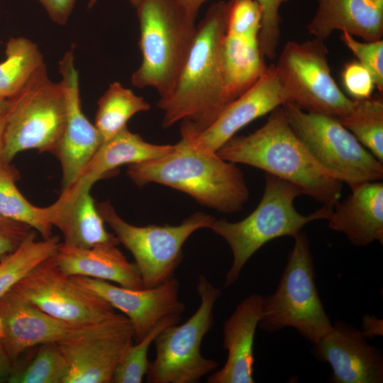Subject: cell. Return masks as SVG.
<instances>
[{"label":"cell","mask_w":383,"mask_h":383,"mask_svg":"<svg viewBox=\"0 0 383 383\" xmlns=\"http://www.w3.org/2000/svg\"><path fill=\"white\" fill-rule=\"evenodd\" d=\"M85 289L108 301L130 321L137 343L162 318L182 314L184 304L179 300V283L174 277L152 288L133 289L84 276H71Z\"/></svg>","instance_id":"cell-15"},{"label":"cell","mask_w":383,"mask_h":383,"mask_svg":"<svg viewBox=\"0 0 383 383\" xmlns=\"http://www.w3.org/2000/svg\"><path fill=\"white\" fill-rule=\"evenodd\" d=\"M87 326L48 315L13 288L0 296V340L13 362L30 348L58 342Z\"/></svg>","instance_id":"cell-17"},{"label":"cell","mask_w":383,"mask_h":383,"mask_svg":"<svg viewBox=\"0 0 383 383\" xmlns=\"http://www.w3.org/2000/svg\"><path fill=\"white\" fill-rule=\"evenodd\" d=\"M60 82L64 92L66 117L64 130L53 153L62 170L63 189L79 178L94 156L102 138L84 114L80 101L79 74L74 67L73 50L67 51L59 62Z\"/></svg>","instance_id":"cell-16"},{"label":"cell","mask_w":383,"mask_h":383,"mask_svg":"<svg viewBox=\"0 0 383 383\" xmlns=\"http://www.w3.org/2000/svg\"><path fill=\"white\" fill-rule=\"evenodd\" d=\"M315 16L307 26L315 38L325 40L340 30L365 41L382 39L383 0H318Z\"/></svg>","instance_id":"cell-23"},{"label":"cell","mask_w":383,"mask_h":383,"mask_svg":"<svg viewBox=\"0 0 383 383\" xmlns=\"http://www.w3.org/2000/svg\"><path fill=\"white\" fill-rule=\"evenodd\" d=\"M182 314H172L160 321L140 341L131 345L115 370L113 382L140 383L148 371V350L159 333L169 326L178 323Z\"/></svg>","instance_id":"cell-32"},{"label":"cell","mask_w":383,"mask_h":383,"mask_svg":"<svg viewBox=\"0 0 383 383\" xmlns=\"http://www.w3.org/2000/svg\"><path fill=\"white\" fill-rule=\"evenodd\" d=\"M286 1H287V0H282V2Z\"/></svg>","instance_id":"cell-45"},{"label":"cell","mask_w":383,"mask_h":383,"mask_svg":"<svg viewBox=\"0 0 383 383\" xmlns=\"http://www.w3.org/2000/svg\"><path fill=\"white\" fill-rule=\"evenodd\" d=\"M302 194L299 186L266 173L263 195L252 213L237 222L214 220L209 228L228 243L233 254L224 287L238 279L248 260L269 241L283 236L294 238L306 224L328 219L333 206L323 205L308 215L298 212L294 201Z\"/></svg>","instance_id":"cell-5"},{"label":"cell","mask_w":383,"mask_h":383,"mask_svg":"<svg viewBox=\"0 0 383 383\" xmlns=\"http://www.w3.org/2000/svg\"><path fill=\"white\" fill-rule=\"evenodd\" d=\"M45 9L50 19L58 25L67 23L76 0H38Z\"/></svg>","instance_id":"cell-38"},{"label":"cell","mask_w":383,"mask_h":383,"mask_svg":"<svg viewBox=\"0 0 383 383\" xmlns=\"http://www.w3.org/2000/svg\"><path fill=\"white\" fill-rule=\"evenodd\" d=\"M37 233L32 229L15 250L0 258V296L56 253L61 243L59 236L37 240Z\"/></svg>","instance_id":"cell-28"},{"label":"cell","mask_w":383,"mask_h":383,"mask_svg":"<svg viewBox=\"0 0 383 383\" xmlns=\"http://www.w3.org/2000/svg\"><path fill=\"white\" fill-rule=\"evenodd\" d=\"M104 222L114 231L118 242L135 259L144 288H152L174 277L182 257V246L201 228H209L216 219L197 212L177 226H137L122 219L108 202L96 204Z\"/></svg>","instance_id":"cell-10"},{"label":"cell","mask_w":383,"mask_h":383,"mask_svg":"<svg viewBox=\"0 0 383 383\" xmlns=\"http://www.w3.org/2000/svg\"><path fill=\"white\" fill-rule=\"evenodd\" d=\"M10 106L9 99H6L0 96V117L5 115Z\"/></svg>","instance_id":"cell-43"},{"label":"cell","mask_w":383,"mask_h":383,"mask_svg":"<svg viewBox=\"0 0 383 383\" xmlns=\"http://www.w3.org/2000/svg\"><path fill=\"white\" fill-rule=\"evenodd\" d=\"M328 227L343 233L351 244L383 243V183L365 182L351 187V193L333 206Z\"/></svg>","instance_id":"cell-20"},{"label":"cell","mask_w":383,"mask_h":383,"mask_svg":"<svg viewBox=\"0 0 383 383\" xmlns=\"http://www.w3.org/2000/svg\"><path fill=\"white\" fill-rule=\"evenodd\" d=\"M97 0H90L89 2V8H91L96 2ZM131 4L136 8L143 0H129Z\"/></svg>","instance_id":"cell-44"},{"label":"cell","mask_w":383,"mask_h":383,"mask_svg":"<svg viewBox=\"0 0 383 383\" xmlns=\"http://www.w3.org/2000/svg\"><path fill=\"white\" fill-rule=\"evenodd\" d=\"M294 238L275 292L264 296L258 327L268 333L292 327L315 345L332 330L333 324L316 286L309 239L302 231Z\"/></svg>","instance_id":"cell-6"},{"label":"cell","mask_w":383,"mask_h":383,"mask_svg":"<svg viewBox=\"0 0 383 383\" xmlns=\"http://www.w3.org/2000/svg\"><path fill=\"white\" fill-rule=\"evenodd\" d=\"M362 331L368 338L382 335V321L370 316L362 318Z\"/></svg>","instance_id":"cell-40"},{"label":"cell","mask_w":383,"mask_h":383,"mask_svg":"<svg viewBox=\"0 0 383 383\" xmlns=\"http://www.w3.org/2000/svg\"><path fill=\"white\" fill-rule=\"evenodd\" d=\"M12 288L45 313L72 324L98 323L116 313L108 301L62 272L52 257L38 265Z\"/></svg>","instance_id":"cell-12"},{"label":"cell","mask_w":383,"mask_h":383,"mask_svg":"<svg viewBox=\"0 0 383 383\" xmlns=\"http://www.w3.org/2000/svg\"><path fill=\"white\" fill-rule=\"evenodd\" d=\"M69 364L56 342L38 345L31 358L13 362L9 383H64Z\"/></svg>","instance_id":"cell-30"},{"label":"cell","mask_w":383,"mask_h":383,"mask_svg":"<svg viewBox=\"0 0 383 383\" xmlns=\"http://www.w3.org/2000/svg\"><path fill=\"white\" fill-rule=\"evenodd\" d=\"M5 123L6 114L0 117V166L6 164L3 161V143Z\"/></svg>","instance_id":"cell-42"},{"label":"cell","mask_w":383,"mask_h":383,"mask_svg":"<svg viewBox=\"0 0 383 383\" xmlns=\"http://www.w3.org/2000/svg\"><path fill=\"white\" fill-rule=\"evenodd\" d=\"M264 296L254 294L242 300L223 325L227 360L209 376V383H253V343L262 316Z\"/></svg>","instance_id":"cell-19"},{"label":"cell","mask_w":383,"mask_h":383,"mask_svg":"<svg viewBox=\"0 0 383 383\" xmlns=\"http://www.w3.org/2000/svg\"><path fill=\"white\" fill-rule=\"evenodd\" d=\"M49 209L51 224L61 231L65 244L90 248L119 243L116 235L106 230L90 190L62 189L57 200Z\"/></svg>","instance_id":"cell-22"},{"label":"cell","mask_w":383,"mask_h":383,"mask_svg":"<svg viewBox=\"0 0 383 383\" xmlns=\"http://www.w3.org/2000/svg\"><path fill=\"white\" fill-rule=\"evenodd\" d=\"M274 66L289 103L338 119L351 110L354 100L333 79L324 40L288 42Z\"/></svg>","instance_id":"cell-11"},{"label":"cell","mask_w":383,"mask_h":383,"mask_svg":"<svg viewBox=\"0 0 383 383\" xmlns=\"http://www.w3.org/2000/svg\"><path fill=\"white\" fill-rule=\"evenodd\" d=\"M342 124L383 163V101L382 99L354 100Z\"/></svg>","instance_id":"cell-31"},{"label":"cell","mask_w":383,"mask_h":383,"mask_svg":"<svg viewBox=\"0 0 383 383\" xmlns=\"http://www.w3.org/2000/svg\"><path fill=\"white\" fill-rule=\"evenodd\" d=\"M5 54V60L0 62V96L10 99L20 93L45 64L38 45L23 37L11 38Z\"/></svg>","instance_id":"cell-26"},{"label":"cell","mask_w":383,"mask_h":383,"mask_svg":"<svg viewBox=\"0 0 383 383\" xmlns=\"http://www.w3.org/2000/svg\"><path fill=\"white\" fill-rule=\"evenodd\" d=\"M150 105L143 97L118 82L110 84L98 101L94 126L102 142L127 128L128 121L136 113L147 111Z\"/></svg>","instance_id":"cell-27"},{"label":"cell","mask_w":383,"mask_h":383,"mask_svg":"<svg viewBox=\"0 0 383 383\" xmlns=\"http://www.w3.org/2000/svg\"><path fill=\"white\" fill-rule=\"evenodd\" d=\"M56 343L70 366L64 383H111L133 343V330L124 314L116 313Z\"/></svg>","instance_id":"cell-13"},{"label":"cell","mask_w":383,"mask_h":383,"mask_svg":"<svg viewBox=\"0 0 383 383\" xmlns=\"http://www.w3.org/2000/svg\"><path fill=\"white\" fill-rule=\"evenodd\" d=\"M17 174L9 164L0 166V216L28 225L43 238L52 235L50 209L33 205L16 185Z\"/></svg>","instance_id":"cell-29"},{"label":"cell","mask_w":383,"mask_h":383,"mask_svg":"<svg viewBox=\"0 0 383 383\" xmlns=\"http://www.w3.org/2000/svg\"><path fill=\"white\" fill-rule=\"evenodd\" d=\"M184 6L194 14L197 16L201 6L207 0H180Z\"/></svg>","instance_id":"cell-41"},{"label":"cell","mask_w":383,"mask_h":383,"mask_svg":"<svg viewBox=\"0 0 383 383\" xmlns=\"http://www.w3.org/2000/svg\"><path fill=\"white\" fill-rule=\"evenodd\" d=\"M9 101L4 133V162L9 164L18 153L30 149L54 152L66 117L60 82L50 79L44 65Z\"/></svg>","instance_id":"cell-7"},{"label":"cell","mask_w":383,"mask_h":383,"mask_svg":"<svg viewBox=\"0 0 383 383\" xmlns=\"http://www.w3.org/2000/svg\"><path fill=\"white\" fill-rule=\"evenodd\" d=\"M13 367V362L0 340V383L9 382Z\"/></svg>","instance_id":"cell-39"},{"label":"cell","mask_w":383,"mask_h":383,"mask_svg":"<svg viewBox=\"0 0 383 383\" xmlns=\"http://www.w3.org/2000/svg\"><path fill=\"white\" fill-rule=\"evenodd\" d=\"M262 10L259 47L263 57L274 59L280 38L279 7L282 0H256Z\"/></svg>","instance_id":"cell-35"},{"label":"cell","mask_w":383,"mask_h":383,"mask_svg":"<svg viewBox=\"0 0 383 383\" xmlns=\"http://www.w3.org/2000/svg\"><path fill=\"white\" fill-rule=\"evenodd\" d=\"M362 330L337 321L313 352L318 360L331 366L329 380L334 383H382L383 355L370 344Z\"/></svg>","instance_id":"cell-18"},{"label":"cell","mask_w":383,"mask_h":383,"mask_svg":"<svg viewBox=\"0 0 383 383\" xmlns=\"http://www.w3.org/2000/svg\"><path fill=\"white\" fill-rule=\"evenodd\" d=\"M282 106L287 121L315 160L350 188L383 178V163L337 118L304 111L292 103Z\"/></svg>","instance_id":"cell-8"},{"label":"cell","mask_w":383,"mask_h":383,"mask_svg":"<svg viewBox=\"0 0 383 383\" xmlns=\"http://www.w3.org/2000/svg\"><path fill=\"white\" fill-rule=\"evenodd\" d=\"M173 148L171 145L148 143L126 128L101 143L77 181L65 189L90 190L96 182L119 166L155 160L167 155Z\"/></svg>","instance_id":"cell-24"},{"label":"cell","mask_w":383,"mask_h":383,"mask_svg":"<svg viewBox=\"0 0 383 383\" xmlns=\"http://www.w3.org/2000/svg\"><path fill=\"white\" fill-rule=\"evenodd\" d=\"M216 154L290 182L323 205L333 206L340 200L343 183L312 157L290 126L282 106L273 110L259 129L248 135H234Z\"/></svg>","instance_id":"cell-2"},{"label":"cell","mask_w":383,"mask_h":383,"mask_svg":"<svg viewBox=\"0 0 383 383\" xmlns=\"http://www.w3.org/2000/svg\"><path fill=\"white\" fill-rule=\"evenodd\" d=\"M228 4L226 32L233 35L258 38L262 10L257 1L230 0Z\"/></svg>","instance_id":"cell-33"},{"label":"cell","mask_w":383,"mask_h":383,"mask_svg":"<svg viewBox=\"0 0 383 383\" xmlns=\"http://www.w3.org/2000/svg\"><path fill=\"white\" fill-rule=\"evenodd\" d=\"M286 103L288 100L275 66L271 65L207 128L197 132L188 123L182 121L180 133L199 149L216 153L244 126Z\"/></svg>","instance_id":"cell-14"},{"label":"cell","mask_w":383,"mask_h":383,"mask_svg":"<svg viewBox=\"0 0 383 383\" xmlns=\"http://www.w3.org/2000/svg\"><path fill=\"white\" fill-rule=\"evenodd\" d=\"M33 228L0 216V258L15 250Z\"/></svg>","instance_id":"cell-37"},{"label":"cell","mask_w":383,"mask_h":383,"mask_svg":"<svg viewBox=\"0 0 383 383\" xmlns=\"http://www.w3.org/2000/svg\"><path fill=\"white\" fill-rule=\"evenodd\" d=\"M228 4L224 1L211 4L196 26L195 38L173 91L157 103L164 112V128L186 121L201 132L231 104L221 60Z\"/></svg>","instance_id":"cell-1"},{"label":"cell","mask_w":383,"mask_h":383,"mask_svg":"<svg viewBox=\"0 0 383 383\" xmlns=\"http://www.w3.org/2000/svg\"><path fill=\"white\" fill-rule=\"evenodd\" d=\"M340 40L357 57L358 62L372 74L375 87L383 90V40L360 42L347 32H342Z\"/></svg>","instance_id":"cell-34"},{"label":"cell","mask_w":383,"mask_h":383,"mask_svg":"<svg viewBox=\"0 0 383 383\" xmlns=\"http://www.w3.org/2000/svg\"><path fill=\"white\" fill-rule=\"evenodd\" d=\"M224 87L231 103L264 73L265 64L258 38L226 33L221 52Z\"/></svg>","instance_id":"cell-25"},{"label":"cell","mask_w":383,"mask_h":383,"mask_svg":"<svg viewBox=\"0 0 383 383\" xmlns=\"http://www.w3.org/2000/svg\"><path fill=\"white\" fill-rule=\"evenodd\" d=\"M196 292L200 305L184 323L162 330L154 340L155 357L146 372L149 383H196L214 371L218 363L202 356L204 337L213 326V309L221 295L220 289L199 275Z\"/></svg>","instance_id":"cell-9"},{"label":"cell","mask_w":383,"mask_h":383,"mask_svg":"<svg viewBox=\"0 0 383 383\" xmlns=\"http://www.w3.org/2000/svg\"><path fill=\"white\" fill-rule=\"evenodd\" d=\"M343 85L354 100L371 98L375 83L370 71L358 61L346 64L342 73Z\"/></svg>","instance_id":"cell-36"},{"label":"cell","mask_w":383,"mask_h":383,"mask_svg":"<svg viewBox=\"0 0 383 383\" xmlns=\"http://www.w3.org/2000/svg\"><path fill=\"white\" fill-rule=\"evenodd\" d=\"M52 258L60 270L69 276L111 281L133 289L144 288L137 265L130 262L116 245L81 248L61 243Z\"/></svg>","instance_id":"cell-21"},{"label":"cell","mask_w":383,"mask_h":383,"mask_svg":"<svg viewBox=\"0 0 383 383\" xmlns=\"http://www.w3.org/2000/svg\"><path fill=\"white\" fill-rule=\"evenodd\" d=\"M127 175L138 186L156 182L170 187L222 213L240 211L249 199L243 172L235 163L182 135L167 155L129 165Z\"/></svg>","instance_id":"cell-3"},{"label":"cell","mask_w":383,"mask_h":383,"mask_svg":"<svg viewBox=\"0 0 383 383\" xmlns=\"http://www.w3.org/2000/svg\"><path fill=\"white\" fill-rule=\"evenodd\" d=\"M135 9L142 61L131 82L155 88L163 99L173 91L188 57L197 16L180 0H143Z\"/></svg>","instance_id":"cell-4"}]
</instances>
